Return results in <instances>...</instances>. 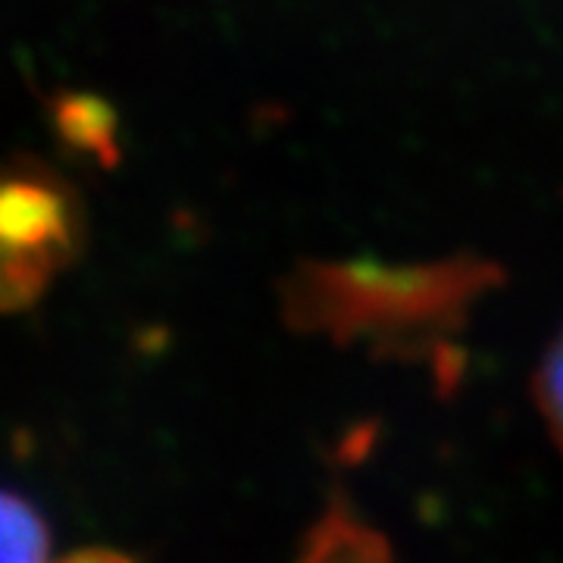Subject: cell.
<instances>
[{
    "label": "cell",
    "mask_w": 563,
    "mask_h": 563,
    "mask_svg": "<svg viewBox=\"0 0 563 563\" xmlns=\"http://www.w3.org/2000/svg\"><path fill=\"white\" fill-rule=\"evenodd\" d=\"M57 563H135L132 558H125L120 551H107V548H88V551H76L69 558H63Z\"/></svg>",
    "instance_id": "obj_3"
},
{
    "label": "cell",
    "mask_w": 563,
    "mask_h": 563,
    "mask_svg": "<svg viewBox=\"0 0 563 563\" xmlns=\"http://www.w3.org/2000/svg\"><path fill=\"white\" fill-rule=\"evenodd\" d=\"M536 391H539V404H542L544 420H548L554 439H558V444L563 448V329L561 335L554 339V344H551L542 369H539Z\"/></svg>",
    "instance_id": "obj_2"
},
{
    "label": "cell",
    "mask_w": 563,
    "mask_h": 563,
    "mask_svg": "<svg viewBox=\"0 0 563 563\" xmlns=\"http://www.w3.org/2000/svg\"><path fill=\"white\" fill-rule=\"evenodd\" d=\"M51 536L35 504L0 488V563H47Z\"/></svg>",
    "instance_id": "obj_1"
}]
</instances>
